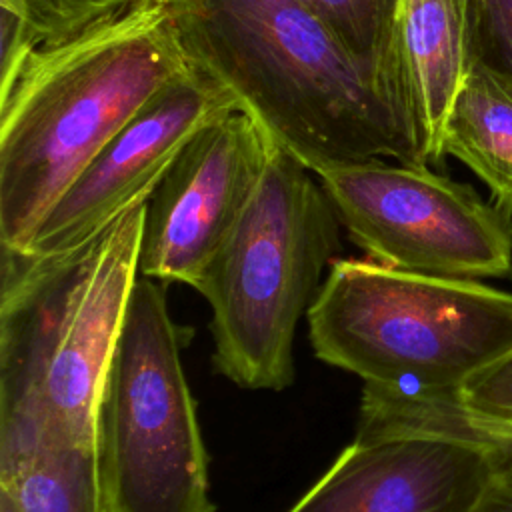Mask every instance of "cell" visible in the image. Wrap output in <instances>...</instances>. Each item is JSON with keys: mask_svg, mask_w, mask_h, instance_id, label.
I'll return each mask as SVG.
<instances>
[{"mask_svg": "<svg viewBox=\"0 0 512 512\" xmlns=\"http://www.w3.org/2000/svg\"><path fill=\"white\" fill-rule=\"evenodd\" d=\"M22 512H104L94 446L46 442L0 470Z\"/></svg>", "mask_w": 512, "mask_h": 512, "instance_id": "14", "label": "cell"}, {"mask_svg": "<svg viewBox=\"0 0 512 512\" xmlns=\"http://www.w3.org/2000/svg\"><path fill=\"white\" fill-rule=\"evenodd\" d=\"M310 170L370 260L458 280L512 274V214L428 164L368 158Z\"/></svg>", "mask_w": 512, "mask_h": 512, "instance_id": "6", "label": "cell"}, {"mask_svg": "<svg viewBox=\"0 0 512 512\" xmlns=\"http://www.w3.org/2000/svg\"><path fill=\"white\" fill-rule=\"evenodd\" d=\"M272 144L244 110L198 134L146 202L140 276L196 290L246 210Z\"/></svg>", "mask_w": 512, "mask_h": 512, "instance_id": "7", "label": "cell"}, {"mask_svg": "<svg viewBox=\"0 0 512 512\" xmlns=\"http://www.w3.org/2000/svg\"><path fill=\"white\" fill-rule=\"evenodd\" d=\"M442 154L468 166L512 214V90L474 62L450 106Z\"/></svg>", "mask_w": 512, "mask_h": 512, "instance_id": "13", "label": "cell"}, {"mask_svg": "<svg viewBox=\"0 0 512 512\" xmlns=\"http://www.w3.org/2000/svg\"><path fill=\"white\" fill-rule=\"evenodd\" d=\"M306 322L322 362L428 404L512 350L510 292L370 258H336Z\"/></svg>", "mask_w": 512, "mask_h": 512, "instance_id": "3", "label": "cell"}, {"mask_svg": "<svg viewBox=\"0 0 512 512\" xmlns=\"http://www.w3.org/2000/svg\"><path fill=\"white\" fill-rule=\"evenodd\" d=\"M474 512H512V456L494 474Z\"/></svg>", "mask_w": 512, "mask_h": 512, "instance_id": "19", "label": "cell"}, {"mask_svg": "<svg viewBox=\"0 0 512 512\" xmlns=\"http://www.w3.org/2000/svg\"><path fill=\"white\" fill-rule=\"evenodd\" d=\"M166 4L194 68L230 90L304 166L424 164L390 92L302 0Z\"/></svg>", "mask_w": 512, "mask_h": 512, "instance_id": "2", "label": "cell"}, {"mask_svg": "<svg viewBox=\"0 0 512 512\" xmlns=\"http://www.w3.org/2000/svg\"><path fill=\"white\" fill-rule=\"evenodd\" d=\"M134 0H0V80L40 46L60 42L110 18Z\"/></svg>", "mask_w": 512, "mask_h": 512, "instance_id": "16", "label": "cell"}, {"mask_svg": "<svg viewBox=\"0 0 512 512\" xmlns=\"http://www.w3.org/2000/svg\"><path fill=\"white\" fill-rule=\"evenodd\" d=\"M398 62L422 160L440 164L450 106L472 66L468 0H400Z\"/></svg>", "mask_w": 512, "mask_h": 512, "instance_id": "12", "label": "cell"}, {"mask_svg": "<svg viewBox=\"0 0 512 512\" xmlns=\"http://www.w3.org/2000/svg\"><path fill=\"white\" fill-rule=\"evenodd\" d=\"M512 444L474 432L358 438L288 512H474Z\"/></svg>", "mask_w": 512, "mask_h": 512, "instance_id": "9", "label": "cell"}, {"mask_svg": "<svg viewBox=\"0 0 512 512\" xmlns=\"http://www.w3.org/2000/svg\"><path fill=\"white\" fill-rule=\"evenodd\" d=\"M144 216L146 202L124 212L94 240L92 256L70 292L44 386L48 442L94 446L102 386L140 276Z\"/></svg>", "mask_w": 512, "mask_h": 512, "instance_id": "10", "label": "cell"}, {"mask_svg": "<svg viewBox=\"0 0 512 512\" xmlns=\"http://www.w3.org/2000/svg\"><path fill=\"white\" fill-rule=\"evenodd\" d=\"M318 176L272 144L262 178L196 290L212 310L214 366L248 390L294 382V338L340 250Z\"/></svg>", "mask_w": 512, "mask_h": 512, "instance_id": "4", "label": "cell"}, {"mask_svg": "<svg viewBox=\"0 0 512 512\" xmlns=\"http://www.w3.org/2000/svg\"><path fill=\"white\" fill-rule=\"evenodd\" d=\"M94 240L56 258L2 250L0 470L48 442L44 386L54 338Z\"/></svg>", "mask_w": 512, "mask_h": 512, "instance_id": "11", "label": "cell"}, {"mask_svg": "<svg viewBox=\"0 0 512 512\" xmlns=\"http://www.w3.org/2000/svg\"><path fill=\"white\" fill-rule=\"evenodd\" d=\"M420 428L474 432L512 444V350L476 372L446 404L410 400Z\"/></svg>", "mask_w": 512, "mask_h": 512, "instance_id": "17", "label": "cell"}, {"mask_svg": "<svg viewBox=\"0 0 512 512\" xmlns=\"http://www.w3.org/2000/svg\"><path fill=\"white\" fill-rule=\"evenodd\" d=\"M182 346L164 284L138 276L96 414L104 512H214Z\"/></svg>", "mask_w": 512, "mask_h": 512, "instance_id": "5", "label": "cell"}, {"mask_svg": "<svg viewBox=\"0 0 512 512\" xmlns=\"http://www.w3.org/2000/svg\"><path fill=\"white\" fill-rule=\"evenodd\" d=\"M302 2L310 6L336 32L342 44L378 76V80L394 98L402 118L406 120L412 132L406 104H404V90H402V76H400V62H398L400 0H302ZM412 138H414V132H412Z\"/></svg>", "mask_w": 512, "mask_h": 512, "instance_id": "15", "label": "cell"}, {"mask_svg": "<svg viewBox=\"0 0 512 512\" xmlns=\"http://www.w3.org/2000/svg\"><path fill=\"white\" fill-rule=\"evenodd\" d=\"M472 62L512 90V0H468Z\"/></svg>", "mask_w": 512, "mask_h": 512, "instance_id": "18", "label": "cell"}, {"mask_svg": "<svg viewBox=\"0 0 512 512\" xmlns=\"http://www.w3.org/2000/svg\"><path fill=\"white\" fill-rule=\"evenodd\" d=\"M0 512H22L18 508L16 500L6 490H2V488H0Z\"/></svg>", "mask_w": 512, "mask_h": 512, "instance_id": "20", "label": "cell"}, {"mask_svg": "<svg viewBox=\"0 0 512 512\" xmlns=\"http://www.w3.org/2000/svg\"><path fill=\"white\" fill-rule=\"evenodd\" d=\"M198 76L166 0H134L0 80V246L24 252L102 148Z\"/></svg>", "mask_w": 512, "mask_h": 512, "instance_id": "1", "label": "cell"}, {"mask_svg": "<svg viewBox=\"0 0 512 512\" xmlns=\"http://www.w3.org/2000/svg\"><path fill=\"white\" fill-rule=\"evenodd\" d=\"M236 110L242 106L234 94L202 72L176 86L102 148L16 254L44 260L90 244L124 212L148 202L186 146Z\"/></svg>", "mask_w": 512, "mask_h": 512, "instance_id": "8", "label": "cell"}]
</instances>
